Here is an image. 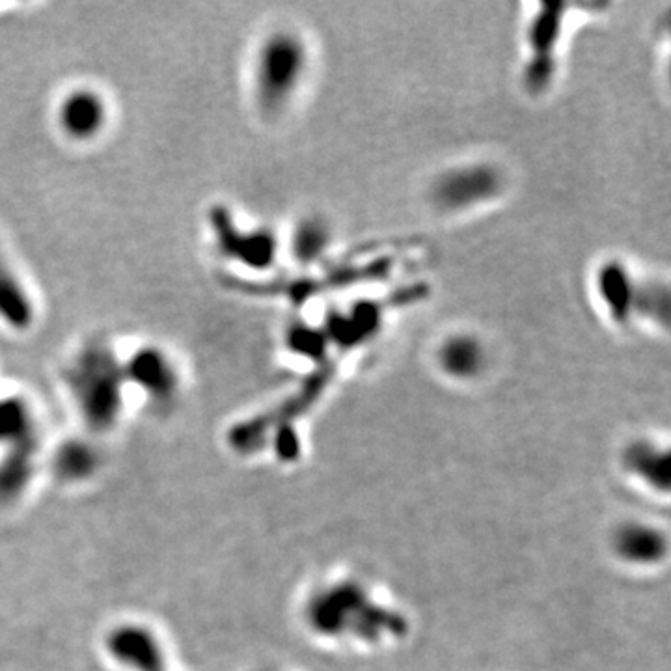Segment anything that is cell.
Instances as JSON below:
<instances>
[{
  "label": "cell",
  "mask_w": 671,
  "mask_h": 671,
  "mask_svg": "<svg viewBox=\"0 0 671 671\" xmlns=\"http://www.w3.org/2000/svg\"><path fill=\"white\" fill-rule=\"evenodd\" d=\"M68 384L88 424L109 427L122 409L124 366L103 342L88 343L71 360Z\"/></svg>",
  "instance_id": "cell-1"
},
{
  "label": "cell",
  "mask_w": 671,
  "mask_h": 671,
  "mask_svg": "<svg viewBox=\"0 0 671 671\" xmlns=\"http://www.w3.org/2000/svg\"><path fill=\"white\" fill-rule=\"evenodd\" d=\"M308 73V49L301 36L278 30L261 43L254 66V94L267 114L288 107Z\"/></svg>",
  "instance_id": "cell-2"
},
{
  "label": "cell",
  "mask_w": 671,
  "mask_h": 671,
  "mask_svg": "<svg viewBox=\"0 0 671 671\" xmlns=\"http://www.w3.org/2000/svg\"><path fill=\"white\" fill-rule=\"evenodd\" d=\"M504 189V176L489 163L455 166L435 179L431 196L435 206L448 213H461L494 200Z\"/></svg>",
  "instance_id": "cell-3"
},
{
  "label": "cell",
  "mask_w": 671,
  "mask_h": 671,
  "mask_svg": "<svg viewBox=\"0 0 671 671\" xmlns=\"http://www.w3.org/2000/svg\"><path fill=\"white\" fill-rule=\"evenodd\" d=\"M565 4H541L528 30L530 60L524 69V84L532 94H543L556 73V49L562 38Z\"/></svg>",
  "instance_id": "cell-4"
},
{
  "label": "cell",
  "mask_w": 671,
  "mask_h": 671,
  "mask_svg": "<svg viewBox=\"0 0 671 671\" xmlns=\"http://www.w3.org/2000/svg\"><path fill=\"white\" fill-rule=\"evenodd\" d=\"M211 226L222 256L252 271H267L273 267L278 256V241L271 230L258 228L245 232L237 228L228 207H215L211 211Z\"/></svg>",
  "instance_id": "cell-5"
},
{
  "label": "cell",
  "mask_w": 671,
  "mask_h": 671,
  "mask_svg": "<svg viewBox=\"0 0 671 671\" xmlns=\"http://www.w3.org/2000/svg\"><path fill=\"white\" fill-rule=\"evenodd\" d=\"M56 122L69 140L90 142L99 137L107 127V101L92 88L71 90L58 105Z\"/></svg>",
  "instance_id": "cell-6"
},
{
  "label": "cell",
  "mask_w": 671,
  "mask_h": 671,
  "mask_svg": "<svg viewBox=\"0 0 671 671\" xmlns=\"http://www.w3.org/2000/svg\"><path fill=\"white\" fill-rule=\"evenodd\" d=\"M125 381L137 384L148 398L165 405L178 396L176 362L161 347H142L124 366Z\"/></svg>",
  "instance_id": "cell-7"
},
{
  "label": "cell",
  "mask_w": 671,
  "mask_h": 671,
  "mask_svg": "<svg viewBox=\"0 0 671 671\" xmlns=\"http://www.w3.org/2000/svg\"><path fill=\"white\" fill-rule=\"evenodd\" d=\"M597 291L608 315L616 323H629L636 315L638 282L629 269L617 260H608L597 273Z\"/></svg>",
  "instance_id": "cell-8"
},
{
  "label": "cell",
  "mask_w": 671,
  "mask_h": 671,
  "mask_svg": "<svg viewBox=\"0 0 671 671\" xmlns=\"http://www.w3.org/2000/svg\"><path fill=\"white\" fill-rule=\"evenodd\" d=\"M487 360L485 345L470 332L448 336L437 351L440 370L457 381L476 379L487 368Z\"/></svg>",
  "instance_id": "cell-9"
},
{
  "label": "cell",
  "mask_w": 671,
  "mask_h": 671,
  "mask_svg": "<svg viewBox=\"0 0 671 671\" xmlns=\"http://www.w3.org/2000/svg\"><path fill=\"white\" fill-rule=\"evenodd\" d=\"M36 317L34 301L12 263L0 250V321L10 329L27 330Z\"/></svg>",
  "instance_id": "cell-10"
},
{
  "label": "cell",
  "mask_w": 671,
  "mask_h": 671,
  "mask_svg": "<svg viewBox=\"0 0 671 671\" xmlns=\"http://www.w3.org/2000/svg\"><path fill=\"white\" fill-rule=\"evenodd\" d=\"M384 310L377 302H358L345 314H334L330 317L325 329L329 343L342 347L358 345L362 340L375 336L381 329Z\"/></svg>",
  "instance_id": "cell-11"
},
{
  "label": "cell",
  "mask_w": 671,
  "mask_h": 671,
  "mask_svg": "<svg viewBox=\"0 0 671 671\" xmlns=\"http://www.w3.org/2000/svg\"><path fill=\"white\" fill-rule=\"evenodd\" d=\"M332 232L329 222L321 217L302 219L291 235V254L301 265H312L329 252Z\"/></svg>",
  "instance_id": "cell-12"
},
{
  "label": "cell",
  "mask_w": 671,
  "mask_h": 671,
  "mask_svg": "<svg viewBox=\"0 0 671 671\" xmlns=\"http://www.w3.org/2000/svg\"><path fill=\"white\" fill-rule=\"evenodd\" d=\"M32 435L34 422L27 403L17 398L0 399V442L21 444Z\"/></svg>",
  "instance_id": "cell-13"
},
{
  "label": "cell",
  "mask_w": 671,
  "mask_h": 671,
  "mask_svg": "<svg viewBox=\"0 0 671 671\" xmlns=\"http://www.w3.org/2000/svg\"><path fill=\"white\" fill-rule=\"evenodd\" d=\"M636 315H645L653 321H660L664 327L670 317V293L668 288L658 284H638L636 297Z\"/></svg>",
  "instance_id": "cell-14"
},
{
  "label": "cell",
  "mask_w": 671,
  "mask_h": 671,
  "mask_svg": "<svg viewBox=\"0 0 671 671\" xmlns=\"http://www.w3.org/2000/svg\"><path fill=\"white\" fill-rule=\"evenodd\" d=\"M288 345L295 353L304 355V357L323 358L330 343L325 330L306 327V325H295L289 330Z\"/></svg>",
  "instance_id": "cell-15"
}]
</instances>
